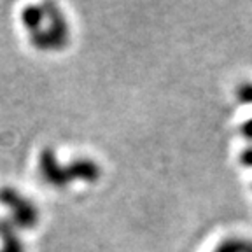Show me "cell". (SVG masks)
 <instances>
[{
	"instance_id": "cell-7",
	"label": "cell",
	"mask_w": 252,
	"mask_h": 252,
	"mask_svg": "<svg viewBox=\"0 0 252 252\" xmlns=\"http://www.w3.org/2000/svg\"><path fill=\"white\" fill-rule=\"evenodd\" d=\"M214 252H252V242L244 238H228Z\"/></svg>"
},
{
	"instance_id": "cell-5",
	"label": "cell",
	"mask_w": 252,
	"mask_h": 252,
	"mask_svg": "<svg viewBox=\"0 0 252 252\" xmlns=\"http://www.w3.org/2000/svg\"><path fill=\"white\" fill-rule=\"evenodd\" d=\"M0 238H2L0 252H25V247L11 219H0Z\"/></svg>"
},
{
	"instance_id": "cell-6",
	"label": "cell",
	"mask_w": 252,
	"mask_h": 252,
	"mask_svg": "<svg viewBox=\"0 0 252 252\" xmlns=\"http://www.w3.org/2000/svg\"><path fill=\"white\" fill-rule=\"evenodd\" d=\"M46 20L44 18V12L40 9V5H28V7L23 9L21 12V21L27 27V30L35 32L39 28H42V21Z\"/></svg>"
},
{
	"instance_id": "cell-3",
	"label": "cell",
	"mask_w": 252,
	"mask_h": 252,
	"mask_svg": "<svg viewBox=\"0 0 252 252\" xmlns=\"http://www.w3.org/2000/svg\"><path fill=\"white\" fill-rule=\"evenodd\" d=\"M39 165L44 179L51 186H55V188H65L67 184H70L67 177V172H65V166L60 165V161L56 159V154L51 149H44L40 153Z\"/></svg>"
},
{
	"instance_id": "cell-1",
	"label": "cell",
	"mask_w": 252,
	"mask_h": 252,
	"mask_svg": "<svg viewBox=\"0 0 252 252\" xmlns=\"http://www.w3.org/2000/svg\"><path fill=\"white\" fill-rule=\"evenodd\" d=\"M0 203H4L12 216V224L23 229L35 228L39 222V212L37 207L30 200L18 193L12 188H2L0 189Z\"/></svg>"
},
{
	"instance_id": "cell-11",
	"label": "cell",
	"mask_w": 252,
	"mask_h": 252,
	"mask_svg": "<svg viewBox=\"0 0 252 252\" xmlns=\"http://www.w3.org/2000/svg\"><path fill=\"white\" fill-rule=\"evenodd\" d=\"M242 133H244L245 137L252 138V119H249V121L245 123L244 126H242Z\"/></svg>"
},
{
	"instance_id": "cell-10",
	"label": "cell",
	"mask_w": 252,
	"mask_h": 252,
	"mask_svg": "<svg viewBox=\"0 0 252 252\" xmlns=\"http://www.w3.org/2000/svg\"><path fill=\"white\" fill-rule=\"evenodd\" d=\"M240 161L244 163L245 166H252V149H245L240 156Z\"/></svg>"
},
{
	"instance_id": "cell-4",
	"label": "cell",
	"mask_w": 252,
	"mask_h": 252,
	"mask_svg": "<svg viewBox=\"0 0 252 252\" xmlns=\"http://www.w3.org/2000/svg\"><path fill=\"white\" fill-rule=\"evenodd\" d=\"M65 172H67L68 182L77 181V179L86 182H94L98 181L100 175H102L100 166L91 159H75V161L68 163L65 166Z\"/></svg>"
},
{
	"instance_id": "cell-9",
	"label": "cell",
	"mask_w": 252,
	"mask_h": 252,
	"mask_svg": "<svg viewBox=\"0 0 252 252\" xmlns=\"http://www.w3.org/2000/svg\"><path fill=\"white\" fill-rule=\"evenodd\" d=\"M236 96L242 103H252V83H244L236 90Z\"/></svg>"
},
{
	"instance_id": "cell-8",
	"label": "cell",
	"mask_w": 252,
	"mask_h": 252,
	"mask_svg": "<svg viewBox=\"0 0 252 252\" xmlns=\"http://www.w3.org/2000/svg\"><path fill=\"white\" fill-rule=\"evenodd\" d=\"M30 39H32V44H33L37 49H44V51L53 49V40H51V37H49V33H47L46 28H39V30H35V32H30Z\"/></svg>"
},
{
	"instance_id": "cell-2",
	"label": "cell",
	"mask_w": 252,
	"mask_h": 252,
	"mask_svg": "<svg viewBox=\"0 0 252 252\" xmlns=\"http://www.w3.org/2000/svg\"><path fill=\"white\" fill-rule=\"evenodd\" d=\"M44 12V18L47 20V33L53 40V49H62V47L67 46L68 42V27L67 21L63 18L62 11L56 4H51V2H44L40 5Z\"/></svg>"
}]
</instances>
